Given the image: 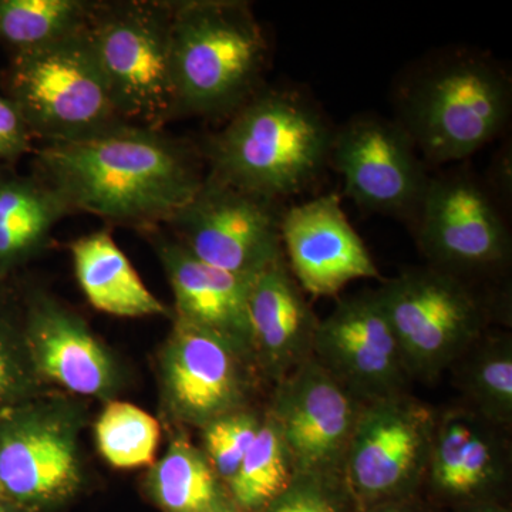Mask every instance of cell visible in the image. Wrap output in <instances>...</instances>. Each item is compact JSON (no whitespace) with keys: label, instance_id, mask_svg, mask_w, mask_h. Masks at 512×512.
<instances>
[{"label":"cell","instance_id":"4","mask_svg":"<svg viewBox=\"0 0 512 512\" xmlns=\"http://www.w3.org/2000/svg\"><path fill=\"white\" fill-rule=\"evenodd\" d=\"M2 93L33 138L45 144L77 143L130 126L114 104L86 28L52 45L13 53Z\"/></svg>","mask_w":512,"mask_h":512},{"label":"cell","instance_id":"35","mask_svg":"<svg viewBox=\"0 0 512 512\" xmlns=\"http://www.w3.org/2000/svg\"><path fill=\"white\" fill-rule=\"evenodd\" d=\"M0 512H28L22 510V508L15 507V505L6 503V501L0 500Z\"/></svg>","mask_w":512,"mask_h":512},{"label":"cell","instance_id":"24","mask_svg":"<svg viewBox=\"0 0 512 512\" xmlns=\"http://www.w3.org/2000/svg\"><path fill=\"white\" fill-rule=\"evenodd\" d=\"M454 384L464 406L510 431L512 426V338L483 333L454 365Z\"/></svg>","mask_w":512,"mask_h":512},{"label":"cell","instance_id":"15","mask_svg":"<svg viewBox=\"0 0 512 512\" xmlns=\"http://www.w3.org/2000/svg\"><path fill=\"white\" fill-rule=\"evenodd\" d=\"M313 357L363 404L404 394L412 382L376 291L342 299L319 320Z\"/></svg>","mask_w":512,"mask_h":512},{"label":"cell","instance_id":"14","mask_svg":"<svg viewBox=\"0 0 512 512\" xmlns=\"http://www.w3.org/2000/svg\"><path fill=\"white\" fill-rule=\"evenodd\" d=\"M329 161L360 207L416 217L430 178L402 124L379 117L350 121L333 134Z\"/></svg>","mask_w":512,"mask_h":512},{"label":"cell","instance_id":"22","mask_svg":"<svg viewBox=\"0 0 512 512\" xmlns=\"http://www.w3.org/2000/svg\"><path fill=\"white\" fill-rule=\"evenodd\" d=\"M69 214L35 175L0 167V285L45 249L53 228Z\"/></svg>","mask_w":512,"mask_h":512},{"label":"cell","instance_id":"17","mask_svg":"<svg viewBox=\"0 0 512 512\" xmlns=\"http://www.w3.org/2000/svg\"><path fill=\"white\" fill-rule=\"evenodd\" d=\"M281 241L293 278L309 295L336 296L357 279L380 278L336 195H322L282 212Z\"/></svg>","mask_w":512,"mask_h":512},{"label":"cell","instance_id":"3","mask_svg":"<svg viewBox=\"0 0 512 512\" xmlns=\"http://www.w3.org/2000/svg\"><path fill=\"white\" fill-rule=\"evenodd\" d=\"M269 46L251 6L180 0L171 26L177 116L231 117L259 92Z\"/></svg>","mask_w":512,"mask_h":512},{"label":"cell","instance_id":"28","mask_svg":"<svg viewBox=\"0 0 512 512\" xmlns=\"http://www.w3.org/2000/svg\"><path fill=\"white\" fill-rule=\"evenodd\" d=\"M22 328V306L0 288V414L43 394Z\"/></svg>","mask_w":512,"mask_h":512},{"label":"cell","instance_id":"25","mask_svg":"<svg viewBox=\"0 0 512 512\" xmlns=\"http://www.w3.org/2000/svg\"><path fill=\"white\" fill-rule=\"evenodd\" d=\"M87 0H0V43L13 53L29 52L86 28Z\"/></svg>","mask_w":512,"mask_h":512},{"label":"cell","instance_id":"34","mask_svg":"<svg viewBox=\"0 0 512 512\" xmlns=\"http://www.w3.org/2000/svg\"><path fill=\"white\" fill-rule=\"evenodd\" d=\"M447 512H512V510L507 501H487V503L464 505Z\"/></svg>","mask_w":512,"mask_h":512},{"label":"cell","instance_id":"32","mask_svg":"<svg viewBox=\"0 0 512 512\" xmlns=\"http://www.w3.org/2000/svg\"><path fill=\"white\" fill-rule=\"evenodd\" d=\"M355 512H439L431 507L421 495L402 498V500L387 501V503L372 505V507L356 510Z\"/></svg>","mask_w":512,"mask_h":512},{"label":"cell","instance_id":"13","mask_svg":"<svg viewBox=\"0 0 512 512\" xmlns=\"http://www.w3.org/2000/svg\"><path fill=\"white\" fill-rule=\"evenodd\" d=\"M507 431L463 403L437 413L421 497L439 512L507 501L511 478Z\"/></svg>","mask_w":512,"mask_h":512},{"label":"cell","instance_id":"31","mask_svg":"<svg viewBox=\"0 0 512 512\" xmlns=\"http://www.w3.org/2000/svg\"><path fill=\"white\" fill-rule=\"evenodd\" d=\"M33 138L19 110L0 92V167H12L33 151Z\"/></svg>","mask_w":512,"mask_h":512},{"label":"cell","instance_id":"9","mask_svg":"<svg viewBox=\"0 0 512 512\" xmlns=\"http://www.w3.org/2000/svg\"><path fill=\"white\" fill-rule=\"evenodd\" d=\"M436 417L407 393L363 404L342 467L356 510L421 495Z\"/></svg>","mask_w":512,"mask_h":512},{"label":"cell","instance_id":"11","mask_svg":"<svg viewBox=\"0 0 512 512\" xmlns=\"http://www.w3.org/2000/svg\"><path fill=\"white\" fill-rule=\"evenodd\" d=\"M255 366L211 330L175 319L160 357L161 396L175 423L204 429L247 409Z\"/></svg>","mask_w":512,"mask_h":512},{"label":"cell","instance_id":"26","mask_svg":"<svg viewBox=\"0 0 512 512\" xmlns=\"http://www.w3.org/2000/svg\"><path fill=\"white\" fill-rule=\"evenodd\" d=\"M295 464L274 417L265 412L258 436L227 485L241 512H258L282 493L295 477Z\"/></svg>","mask_w":512,"mask_h":512},{"label":"cell","instance_id":"20","mask_svg":"<svg viewBox=\"0 0 512 512\" xmlns=\"http://www.w3.org/2000/svg\"><path fill=\"white\" fill-rule=\"evenodd\" d=\"M248 311L256 372L276 384L311 359L320 319L285 256L255 276Z\"/></svg>","mask_w":512,"mask_h":512},{"label":"cell","instance_id":"1","mask_svg":"<svg viewBox=\"0 0 512 512\" xmlns=\"http://www.w3.org/2000/svg\"><path fill=\"white\" fill-rule=\"evenodd\" d=\"M33 175L70 214L151 231L168 224L204 183L198 154L163 130L124 126L104 136L35 151Z\"/></svg>","mask_w":512,"mask_h":512},{"label":"cell","instance_id":"10","mask_svg":"<svg viewBox=\"0 0 512 512\" xmlns=\"http://www.w3.org/2000/svg\"><path fill=\"white\" fill-rule=\"evenodd\" d=\"M281 218L276 201L207 175L194 198L168 225L175 239L204 264L256 276L285 256Z\"/></svg>","mask_w":512,"mask_h":512},{"label":"cell","instance_id":"33","mask_svg":"<svg viewBox=\"0 0 512 512\" xmlns=\"http://www.w3.org/2000/svg\"><path fill=\"white\" fill-rule=\"evenodd\" d=\"M510 153H503V156L500 157V160L497 161V165H495V180H497V190H501L503 194H507V190L510 191L511 183H508L507 177L510 178L511 175H507L511 170V161H510ZM511 180V178H510Z\"/></svg>","mask_w":512,"mask_h":512},{"label":"cell","instance_id":"5","mask_svg":"<svg viewBox=\"0 0 512 512\" xmlns=\"http://www.w3.org/2000/svg\"><path fill=\"white\" fill-rule=\"evenodd\" d=\"M168 0L93 2L86 35L117 110L130 126L163 130L177 119Z\"/></svg>","mask_w":512,"mask_h":512},{"label":"cell","instance_id":"12","mask_svg":"<svg viewBox=\"0 0 512 512\" xmlns=\"http://www.w3.org/2000/svg\"><path fill=\"white\" fill-rule=\"evenodd\" d=\"M416 218L417 242L433 268L461 278L510 262V231L490 192L470 175L430 178Z\"/></svg>","mask_w":512,"mask_h":512},{"label":"cell","instance_id":"18","mask_svg":"<svg viewBox=\"0 0 512 512\" xmlns=\"http://www.w3.org/2000/svg\"><path fill=\"white\" fill-rule=\"evenodd\" d=\"M20 306L26 348L43 384L103 400L117 392L116 360L77 313L40 291Z\"/></svg>","mask_w":512,"mask_h":512},{"label":"cell","instance_id":"6","mask_svg":"<svg viewBox=\"0 0 512 512\" xmlns=\"http://www.w3.org/2000/svg\"><path fill=\"white\" fill-rule=\"evenodd\" d=\"M402 127L430 163L473 156L498 136L511 111L503 70L474 57L441 63L417 79L403 103Z\"/></svg>","mask_w":512,"mask_h":512},{"label":"cell","instance_id":"16","mask_svg":"<svg viewBox=\"0 0 512 512\" xmlns=\"http://www.w3.org/2000/svg\"><path fill=\"white\" fill-rule=\"evenodd\" d=\"M363 403L315 357L275 384L274 417L301 473L340 474Z\"/></svg>","mask_w":512,"mask_h":512},{"label":"cell","instance_id":"29","mask_svg":"<svg viewBox=\"0 0 512 512\" xmlns=\"http://www.w3.org/2000/svg\"><path fill=\"white\" fill-rule=\"evenodd\" d=\"M264 417L265 413L247 407L211 421L201 430L202 451L225 488L254 444Z\"/></svg>","mask_w":512,"mask_h":512},{"label":"cell","instance_id":"27","mask_svg":"<svg viewBox=\"0 0 512 512\" xmlns=\"http://www.w3.org/2000/svg\"><path fill=\"white\" fill-rule=\"evenodd\" d=\"M158 421L127 402L107 403L96 423L97 447L104 460L116 468L150 466L160 444Z\"/></svg>","mask_w":512,"mask_h":512},{"label":"cell","instance_id":"8","mask_svg":"<svg viewBox=\"0 0 512 512\" xmlns=\"http://www.w3.org/2000/svg\"><path fill=\"white\" fill-rule=\"evenodd\" d=\"M377 296L412 380L434 382L485 332V311L463 279L433 266L406 269Z\"/></svg>","mask_w":512,"mask_h":512},{"label":"cell","instance_id":"2","mask_svg":"<svg viewBox=\"0 0 512 512\" xmlns=\"http://www.w3.org/2000/svg\"><path fill=\"white\" fill-rule=\"evenodd\" d=\"M333 133L299 94L259 90L205 144L215 180L276 201L305 191L329 163Z\"/></svg>","mask_w":512,"mask_h":512},{"label":"cell","instance_id":"23","mask_svg":"<svg viewBox=\"0 0 512 512\" xmlns=\"http://www.w3.org/2000/svg\"><path fill=\"white\" fill-rule=\"evenodd\" d=\"M146 491L163 512H211L231 500L210 461L184 434L148 471Z\"/></svg>","mask_w":512,"mask_h":512},{"label":"cell","instance_id":"7","mask_svg":"<svg viewBox=\"0 0 512 512\" xmlns=\"http://www.w3.org/2000/svg\"><path fill=\"white\" fill-rule=\"evenodd\" d=\"M84 419L72 400L43 394L0 414V500L28 512L73 500L83 485Z\"/></svg>","mask_w":512,"mask_h":512},{"label":"cell","instance_id":"19","mask_svg":"<svg viewBox=\"0 0 512 512\" xmlns=\"http://www.w3.org/2000/svg\"><path fill=\"white\" fill-rule=\"evenodd\" d=\"M175 299V319L211 330L254 363L248 299L255 276L204 264L177 239H154ZM256 369V367H255Z\"/></svg>","mask_w":512,"mask_h":512},{"label":"cell","instance_id":"21","mask_svg":"<svg viewBox=\"0 0 512 512\" xmlns=\"http://www.w3.org/2000/svg\"><path fill=\"white\" fill-rule=\"evenodd\" d=\"M70 252L77 282L97 311L119 318L170 315L107 229L76 239Z\"/></svg>","mask_w":512,"mask_h":512},{"label":"cell","instance_id":"36","mask_svg":"<svg viewBox=\"0 0 512 512\" xmlns=\"http://www.w3.org/2000/svg\"><path fill=\"white\" fill-rule=\"evenodd\" d=\"M211 512H241L235 507L234 503L231 500L227 501V503L222 504L221 507L215 508L214 511Z\"/></svg>","mask_w":512,"mask_h":512},{"label":"cell","instance_id":"30","mask_svg":"<svg viewBox=\"0 0 512 512\" xmlns=\"http://www.w3.org/2000/svg\"><path fill=\"white\" fill-rule=\"evenodd\" d=\"M340 474L296 471L288 487L258 512H355Z\"/></svg>","mask_w":512,"mask_h":512}]
</instances>
